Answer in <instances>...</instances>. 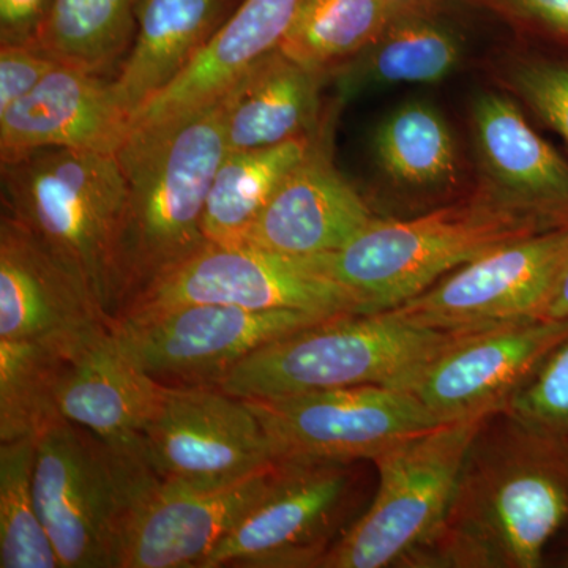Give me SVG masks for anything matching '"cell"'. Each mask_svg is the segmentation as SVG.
Returning a JSON list of instances; mask_svg holds the SVG:
<instances>
[{"label":"cell","mask_w":568,"mask_h":568,"mask_svg":"<svg viewBox=\"0 0 568 568\" xmlns=\"http://www.w3.org/2000/svg\"><path fill=\"white\" fill-rule=\"evenodd\" d=\"M489 416L437 425L377 455L375 499L321 568L410 567L443 525L467 450Z\"/></svg>","instance_id":"52a82bcc"},{"label":"cell","mask_w":568,"mask_h":568,"mask_svg":"<svg viewBox=\"0 0 568 568\" xmlns=\"http://www.w3.org/2000/svg\"><path fill=\"white\" fill-rule=\"evenodd\" d=\"M504 410L568 436V339L549 354Z\"/></svg>","instance_id":"4dcf8cb0"},{"label":"cell","mask_w":568,"mask_h":568,"mask_svg":"<svg viewBox=\"0 0 568 568\" xmlns=\"http://www.w3.org/2000/svg\"><path fill=\"white\" fill-rule=\"evenodd\" d=\"M325 74L275 50L224 93L227 151L272 148L320 130Z\"/></svg>","instance_id":"7402d4cb"},{"label":"cell","mask_w":568,"mask_h":568,"mask_svg":"<svg viewBox=\"0 0 568 568\" xmlns=\"http://www.w3.org/2000/svg\"><path fill=\"white\" fill-rule=\"evenodd\" d=\"M159 477L144 439L108 443L69 420L37 437L33 497L61 568H115L136 504Z\"/></svg>","instance_id":"5b68a950"},{"label":"cell","mask_w":568,"mask_h":568,"mask_svg":"<svg viewBox=\"0 0 568 568\" xmlns=\"http://www.w3.org/2000/svg\"><path fill=\"white\" fill-rule=\"evenodd\" d=\"M192 304L254 312L294 310L324 316L362 313L354 294L320 274L305 257L257 246L209 244L134 294L112 321L136 320Z\"/></svg>","instance_id":"9c48e42d"},{"label":"cell","mask_w":568,"mask_h":568,"mask_svg":"<svg viewBox=\"0 0 568 568\" xmlns=\"http://www.w3.org/2000/svg\"><path fill=\"white\" fill-rule=\"evenodd\" d=\"M37 437L0 446V568H61L33 497Z\"/></svg>","instance_id":"f1b7e54d"},{"label":"cell","mask_w":568,"mask_h":568,"mask_svg":"<svg viewBox=\"0 0 568 568\" xmlns=\"http://www.w3.org/2000/svg\"><path fill=\"white\" fill-rule=\"evenodd\" d=\"M506 84L568 145V62L518 59L508 65Z\"/></svg>","instance_id":"f546056e"},{"label":"cell","mask_w":568,"mask_h":568,"mask_svg":"<svg viewBox=\"0 0 568 568\" xmlns=\"http://www.w3.org/2000/svg\"><path fill=\"white\" fill-rule=\"evenodd\" d=\"M455 334L407 324L390 312L328 317L257 347L215 386L239 398L403 387Z\"/></svg>","instance_id":"8992f818"},{"label":"cell","mask_w":568,"mask_h":568,"mask_svg":"<svg viewBox=\"0 0 568 568\" xmlns=\"http://www.w3.org/2000/svg\"><path fill=\"white\" fill-rule=\"evenodd\" d=\"M138 0H52L37 47L61 65L106 77L136 33Z\"/></svg>","instance_id":"4316f807"},{"label":"cell","mask_w":568,"mask_h":568,"mask_svg":"<svg viewBox=\"0 0 568 568\" xmlns=\"http://www.w3.org/2000/svg\"><path fill=\"white\" fill-rule=\"evenodd\" d=\"M104 315L69 268L24 227L0 220V346L71 364L104 332Z\"/></svg>","instance_id":"5bb4252c"},{"label":"cell","mask_w":568,"mask_h":568,"mask_svg":"<svg viewBox=\"0 0 568 568\" xmlns=\"http://www.w3.org/2000/svg\"><path fill=\"white\" fill-rule=\"evenodd\" d=\"M244 399L263 426L274 463L373 462L398 440L443 425L416 395L399 387L328 388Z\"/></svg>","instance_id":"30bf717a"},{"label":"cell","mask_w":568,"mask_h":568,"mask_svg":"<svg viewBox=\"0 0 568 568\" xmlns=\"http://www.w3.org/2000/svg\"><path fill=\"white\" fill-rule=\"evenodd\" d=\"M328 317L334 316L192 304L136 320L111 321L110 331L123 351L155 379L215 386L257 347Z\"/></svg>","instance_id":"7c38bea8"},{"label":"cell","mask_w":568,"mask_h":568,"mask_svg":"<svg viewBox=\"0 0 568 568\" xmlns=\"http://www.w3.org/2000/svg\"><path fill=\"white\" fill-rule=\"evenodd\" d=\"M395 13L386 0H304L278 50L327 78L373 43Z\"/></svg>","instance_id":"83f0119b"},{"label":"cell","mask_w":568,"mask_h":568,"mask_svg":"<svg viewBox=\"0 0 568 568\" xmlns=\"http://www.w3.org/2000/svg\"><path fill=\"white\" fill-rule=\"evenodd\" d=\"M354 491L353 463L276 462L263 497L203 568H321L346 532Z\"/></svg>","instance_id":"ba28073f"},{"label":"cell","mask_w":568,"mask_h":568,"mask_svg":"<svg viewBox=\"0 0 568 568\" xmlns=\"http://www.w3.org/2000/svg\"><path fill=\"white\" fill-rule=\"evenodd\" d=\"M547 320H568V263L564 268V274L560 276L556 293L552 295L551 304H549Z\"/></svg>","instance_id":"e575fe53"},{"label":"cell","mask_w":568,"mask_h":568,"mask_svg":"<svg viewBox=\"0 0 568 568\" xmlns=\"http://www.w3.org/2000/svg\"><path fill=\"white\" fill-rule=\"evenodd\" d=\"M568 339V320L457 332L405 386L443 424L500 413Z\"/></svg>","instance_id":"4fadbf2b"},{"label":"cell","mask_w":568,"mask_h":568,"mask_svg":"<svg viewBox=\"0 0 568 568\" xmlns=\"http://www.w3.org/2000/svg\"><path fill=\"white\" fill-rule=\"evenodd\" d=\"M560 566L568 568V551L562 556V560H560Z\"/></svg>","instance_id":"8d00e7d4"},{"label":"cell","mask_w":568,"mask_h":568,"mask_svg":"<svg viewBox=\"0 0 568 568\" xmlns=\"http://www.w3.org/2000/svg\"><path fill=\"white\" fill-rule=\"evenodd\" d=\"M567 263L568 224L496 246L387 312L443 332L545 317Z\"/></svg>","instance_id":"8fae6325"},{"label":"cell","mask_w":568,"mask_h":568,"mask_svg":"<svg viewBox=\"0 0 568 568\" xmlns=\"http://www.w3.org/2000/svg\"><path fill=\"white\" fill-rule=\"evenodd\" d=\"M52 0H0V41L37 43Z\"/></svg>","instance_id":"836d02e7"},{"label":"cell","mask_w":568,"mask_h":568,"mask_svg":"<svg viewBox=\"0 0 568 568\" xmlns=\"http://www.w3.org/2000/svg\"><path fill=\"white\" fill-rule=\"evenodd\" d=\"M226 153L224 97L179 121L130 130L118 151L129 183L122 237L125 305L209 245L204 209Z\"/></svg>","instance_id":"3957f363"},{"label":"cell","mask_w":568,"mask_h":568,"mask_svg":"<svg viewBox=\"0 0 568 568\" xmlns=\"http://www.w3.org/2000/svg\"><path fill=\"white\" fill-rule=\"evenodd\" d=\"M537 31L568 43V0H489Z\"/></svg>","instance_id":"d6a6232c"},{"label":"cell","mask_w":568,"mask_h":568,"mask_svg":"<svg viewBox=\"0 0 568 568\" xmlns=\"http://www.w3.org/2000/svg\"><path fill=\"white\" fill-rule=\"evenodd\" d=\"M376 216L336 170L321 134L308 155L286 175L242 245L297 257L336 252Z\"/></svg>","instance_id":"d6986e66"},{"label":"cell","mask_w":568,"mask_h":568,"mask_svg":"<svg viewBox=\"0 0 568 568\" xmlns=\"http://www.w3.org/2000/svg\"><path fill=\"white\" fill-rule=\"evenodd\" d=\"M61 65L32 43H0V112L31 93Z\"/></svg>","instance_id":"1f68e13d"},{"label":"cell","mask_w":568,"mask_h":568,"mask_svg":"<svg viewBox=\"0 0 568 568\" xmlns=\"http://www.w3.org/2000/svg\"><path fill=\"white\" fill-rule=\"evenodd\" d=\"M410 10L396 11L373 43L327 74L339 103L388 85L437 84L457 71L463 61L457 33Z\"/></svg>","instance_id":"cb8c5ba5"},{"label":"cell","mask_w":568,"mask_h":568,"mask_svg":"<svg viewBox=\"0 0 568 568\" xmlns=\"http://www.w3.org/2000/svg\"><path fill=\"white\" fill-rule=\"evenodd\" d=\"M129 183L118 152L40 149L2 162V215L77 276L110 317L126 302Z\"/></svg>","instance_id":"7a4b0ae2"},{"label":"cell","mask_w":568,"mask_h":568,"mask_svg":"<svg viewBox=\"0 0 568 568\" xmlns=\"http://www.w3.org/2000/svg\"><path fill=\"white\" fill-rule=\"evenodd\" d=\"M373 152L390 185L410 200H435L457 185V141L429 103L395 108L376 126Z\"/></svg>","instance_id":"d4e9b609"},{"label":"cell","mask_w":568,"mask_h":568,"mask_svg":"<svg viewBox=\"0 0 568 568\" xmlns=\"http://www.w3.org/2000/svg\"><path fill=\"white\" fill-rule=\"evenodd\" d=\"M132 112L104 77L58 65L21 100L0 112V159L40 149L118 152Z\"/></svg>","instance_id":"e0dca14e"},{"label":"cell","mask_w":568,"mask_h":568,"mask_svg":"<svg viewBox=\"0 0 568 568\" xmlns=\"http://www.w3.org/2000/svg\"><path fill=\"white\" fill-rule=\"evenodd\" d=\"M274 465L215 488L156 477L134 508L115 568H203L263 497Z\"/></svg>","instance_id":"2e32d148"},{"label":"cell","mask_w":568,"mask_h":568,"mask_svg":"<svg viewBox=\"0 0 568 568\" xmlns=\"http://www.w3.org/2000/svg\"><path fill=\"white\" fill-rule=\"evenodd\" d=\"M545 230L484 186L463 200L406 216H376L336 252L305 256L320 274L346 287L362 313L405 304L480 254Z\"/></svg>","instance_id":"277c9868"},{"label":"cell","mask_w":568,"mask_h":568,"mask_svg":"<svg viewBox=\"0 0 568 568\" xmlns=\"http://www.w3.org/2000/svg\"><path fill=\"white\" fill-rule=\"evenodd\" d=\"M321 134L323 130L272 148L227 151L205 203L203 233L209 244H244L252 224Z\"/></svg>","instance_id":"484cf974"},{"label":"cell","mask_w":568,"mask_h":568,"mask_svg":"<svg viewBox=\"0 0 568 568\" xmlns=\"http://www.w3.org/2000/svg\"><path fill=\"white\" fill-rule=\"evenodd\" d=\"M386 2L395 11H402L413 9V6H416V3L422 2V0H386Z\"/></svg>","instance_id":"d590c367"},{"label":"cell","mask_w":568,"mask_h":568,"mask_svg":"<svg viewBox=\"0 0 568 568\" xmlns=\"http://www.w3.org/2000/svg\"><path fill=\"white\" fill-rule=\"evenodd\" d=\"M168 386L149 375L104 332L59 381V416L108 443H133L162 409Z\"/></svg>","instance_id":"44dd1931"},{"label":"cell","mask_w":568,"mask_h":568,"mask_svg":"<svg viewBox=\"0 0 568 568\" xmlns=\"http://www.w3.org/2000/svg\"><path fill=\"white\" fill-rule=\"evenodd\" d=\"M142 439L156 476L194 487H224L274 465L245 399L207 384L168 386Z\"/></svg>","instance_id":"9a60e30c"},{"label":"cell","mask_w":568,"mask_h":568,"mask_svg":"<svg viewBox=\"0 0 568 568\" xmlns=\"http://www.w3.org/2000/svg\"><path fill=\"white\" fill-rule=\"evenodd\" d=\"M304 0H244L185 70L132 119L153 129L204 110L264 55L278 50Z\"/></svg>","instance_id":"ffe728a7"},{"label":"cell","mask_w":568,"mask_h":568,"mask_svg":"<svg viewBox=\"0 0 568 568\" xmlns=\"http://www.w3.org/2000/svg\"><path fill=\"white\" fill-rule=\"evenodd\" d=\"M568 523V436L491 414L467 450L446 518L410 567L537 568Z\"/></svg>","instance_id":"6da1fadb"},{"label":"cell","mask_w":568,"mask_h":568,"mask_svg":"<svg viewBox=\"0 0 568 568\" xmlns=\"http://www.w3.org/2000/svg\"><path fill=\"white\" fill-rule=\"evenodd\" d=\"M235 0H138L136 33L114 80L133 115L164 91L231 17Z\"/></svg>","instance_id":"603a6c76"},{"label":"cell","mask_w":568,"mask_h":568,"mask_svg":"<svg viewBox=\"0 0 568 568\" xmlns=\"http://www.w3.org/2000/svg\"><path fill=\"white\" fill-rule=\"evenodd\" d=\"M474 144L489 194L545 230L568 224V162L503 93H478L470 106Z\"/></svg>","instance_id":"ac0fdd59"}]
</instances>
